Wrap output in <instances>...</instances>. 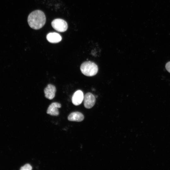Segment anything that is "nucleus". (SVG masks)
Returning a JSON list of instances; mask_svg holds the SVG:
<instances>
[{
	"label": "nucleus",
	"instance_id": "1",
	"mask_svg": "<svg viewBox=\"0 0 170 170\" xmlns=\"http://www.w3.org/2000/svg\"><path fill=\"white\" fill-rule=\"evenodd\" d=\"M46 20L44 13L41 10L32 12L28 17V22L30 27L35 30L41 28L45 25Z\"/></svg>",
	"mask_w": 170,
	"mask_h": 170
},
{
	"label": "nucleus",
	"instance_id": "2",
	"mask_svg": "<svg viewBox=\"0 0 170 170\" xmlns=\"http://www.w3.org/2000/svg\"><path fill=\"white\" fill-rule=\"evenodd\" d=\"M80 70L84 75L91 76L95 75L97 73L98 67L94 62L91 61H86L81 64Z\"/></svg>",
	"mask_w": 170,
	"mask_h": 170
},
{
	"label": "nucleus",
	"instance_id": "3",
	"mask_svg": "<svg viewBox=\"0 0 170 170\" xmlns=\"http://www.w3.org/2000/svg\"><path fill=\"white\" fill-rule=\"evenodd\" d=\"M51 25L55 30L60 32L65 31L68 28L66 22L64 20L60 19L54 20L51 23Z\"/></svg>",
	"mask_w": 170,
	"mask_h": 170
},
{
	"label": "nucleus",
	"instance_id": "4",
	"mask_svg": "<svg viewBox=\"0 0 170 170\" xmlns=\"http://www.w3.org/2000/svg\"><path fill=\"white\" fill-rule=\"evenodd\" d=\"M84 105L85 108L90 109L94 105L96 99L94 96L90 93H86L84 97Z\"/></svg>",
	"mask_w": 170,
	"mask_h": 170
},
{
	"label": "nucleus",
	"instance_id": "5",
	"mask_svg": "<svg viewBox=\"0 0 170 170\" xmlns=\"http://www.w3.org/2000/svg\"><path fill=\"white\" fill-rule=\"evenodd\" d=\"M84 97L82 92L81 90H78L73 94L71 98L72 102L74 105H79L83 100Z\"/></svg>",
	"mask_w": 170,
	"mask_h": 170
},
{
	"label": "nucleus",
	"instance_id": "6",
	"mask_svg": "<svg viewBox=\"0 0 170 170\" xmlns=\"http://www.w3.org/2000/svg\"><path fill=\"white\" fill-rule=\"evenodd\" d=\"M61 107V105L58 102H53L48 107L47 113L51 116H57L59 114L58 108Z\"/></svg>",
	"mask_w": 170,
	"mask_h": 170
},
{
	"label": "nucleus",
	"instance_id": "7",
	"mask_svg": "<svg viewBox=\"0 0 170 170\" xmlns=\"http://www.w3.org/2000/svg\"><path fill=\"white\" fill-rule=\"evenodd\" d=\"M56 91V88L54 86L48 84L44 89L45 96L47 99H52L55 97Z\"/></svg>",
	"mask_w": 170,
	"mask_h": 170
},
{
	"label": "nucleus",
	"instance_id": "8",
	"mask_svg": "<svg viewBox=\"0 0 170 170\" xmlns=\"http://www.w3.org/2000/svg\"><path fill=\"white\" fill-rule=\"evenodd\" d=\"M84 119L83 115L79 112H74L70 113L68 117V119L70 121L80 122Z\"/></svg>",
	"mask_w": 170,
	"mask_h": 170
},
{
	"label": "nucleus",
	"instance_id": "9",
	"mask_svg": "<svg viewBox=\"0 0 170 170\" xmlns=\"http://www.w3.org/2000/svg\"><path fill=\"white\" fill-rule=\"evenodd\" d=\"M47 40L52 43H57L60 42L62 40L61 36L56 32H50L47 34L46 36Z\"/></svg>",
	"mask_w": 170,
	"mask_h": 170
},
{
	"label": "nucleus",
	"instance_id": "10",
	"mask_svg": "<svg viewBox=\"0 0 170 170\" xmlns=\"http://www.w3.org/2000/svg\"><path fill=\"white\" fill-rule=\"evenodd\" d=\"M20 170H31L32 169L31 166L29 164H26L20 167Z\"/></svg>",
	"mask_w": 170,
	"mask_h": 170
},
{
	"label": "nucleus",
	"instance_id": "11",
	"mask_svg": "<svg viewBox=\"0 0 170 170\" xmlns=\"http://www.w3.org/2000/svg\"><path fill=\"white\" fill-rule=\"evenodd\" d=\"M165 68L167 71L170 73V61L166 63L165 65Z\"/></svg>",
	"mask_w": 170,
	"mask_h": 170
}]
</instances>
